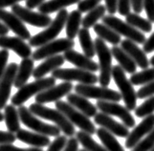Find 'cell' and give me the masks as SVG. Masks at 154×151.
I'll return each mask as SVG.
<instances>
[{
	"label": "cell",
	"instance_id": "1",
	"mask_svg": "<svg viewBox=\"0 0 154 151\" xmlns=\"http://www.w3.org/2000/svg\"><path fill=\"white\" fill-rule=\"evenodd\" d=\"M29 110L35 116H38L41 119L51 121L56 123V125L63 132V134L67 137H73L76 134L75 126L68 119L57 109H52L46 107L43 104L35 102L32 103L29 107Z\"/></svg>",
	"mask_w": 154,
	"mask_h": 151
},
{
	"label": "cell",
	"instance_id": "2",
	"mask_svg": "<svg viewBox=\"0 0 154 151\" xmlns=\"http://www.w3.org/2000/svg\"><path fill=\"white\" fill-rule=\"evenodd\" d=\"M68 12L66 9H62L57 13L56 18L51 22V24L46 27L44 31L32 36L29 39V45L31 47H40L52 40H55L56 37L60 34L62 29L66 24L68 17Z\"/></svg>",
	"mask_w": 154,
	"mask_h": 151
},
{
	"label": "cell",
	"instance_id": "3",
	"mask_svg": "<svg viewBox=\"0 0 154 151\" xmlns=\"http://www.w3.org/2000/svg\"><path fill=\"white\" fill-rule=\"evenodd\" d=\"M94 43L96 54L99 57V82L100 86L107 87L112 78V53L105 44V41L100 37H97L94 40Z\"/></svg>",
	"mask_w": 154,
	"mask_h": 151
},
{
	"label": "cell",
	"instance_id": "4",
	"mask_svg": "<svg viewBox=\"0 0 154 151\" xmlns=\"http://www.w3.org/2000/svg\"><path fill=\"white\" fill-rule=\"evenodd\" d=\"M55 84L56 79L53 77L42 78L31 83H26L24 86L19 88L17 92L13 96V98L11 99V102L14 106H20L33 96L39 94L42 91L52 87Z\"/></svg>",
	"mask_w": 154,
	"mask_h": 151
},
{
	"label": "cell",
	"instance_id": "5",
	"mask_svg": "<svg viewBox=\"0 0 154 151\" xmlns=\"http://www.w3.org/2000/svg\"><path fill=\"white\" fill-rule=\"evenodd\" d=\"M112 78L116 85L120 89L122 95V100H124L125 107L129 111L135 110L137 103V93L133 88V84L127 79L125 74V70L120 65H115L112 67Z\"/></svg>",
	"mask_w": 154,
	"mask_h": 151
},
{
	"label": "cell",
	"instance_id": "6",
	"mask_svg": "<svg viewBox=\"0 0 154 151\" xmlns=\"http://www.w3.org/2000/svg\"><path fill=\"white\" fill-rule=\"evenodd\" d=\"M18 114L20 118V122L23 123L25 126L32 129L34 132L45 135L48 137H57L60 136L61 130L57 126L48 125L42 121L38 120L33 113H32L29 108L23 105H20L18 107Z\"/></svg>",
	"mask_w": 154,
	"mask_h": 151
},
{
	"label": "cell",
	"instance_id": "7",
	"mask_svg": "<svg viewBox=\"0 0 154 151\" xmlns=\"http://www.w3.org/2000/svg\"><path fill=\"white\" fill-rule=\"evenodd\" d=\"M56 108L60 111L62 114L70 121L74 125L78 126L81 130L86 132L90 135H93L96 133L97 129L95 127L94 123L89 120V118L76 109L75 107L72 106L70 103L62 100L56 101Z\"/></svg>",
	"mask_w": 154,
	"mask_h": 151
},
{
	"label": "cell",
	"instance_id": "8",
	"mask_svg": "<svg viewBox=\"0 0 154 151\" xmlns=\"http://www.w3.org/2000/svg\"><path fill=\"white\" fill-rule=\"evenodd\" d=\"M102 20L103 24L113 29L116 33H118L120 35H124L127 39L135 42L136 44H144L146 40V37L144 33L132 27L126 21L124 22L122 19L114 17V15H104Z\"/></svg>",
	"mask_w": 154,
	"mask_h": 151
},
{
	"label": "cell",
	"instance_id": "9",
	"mask_svg": "<svg viewBox=\"0 0 154 151\" xmlns=\"http://www.w3.org/2000/svg\"><path fill=\"white\" fill-rule=\"evenodd\" d=\"M76 93L81 95L86 99H95L98 100H105V101H115L118 102L122 100L121 93L115 90L109 89L103 86H95L94 84H82L79 83L75 87Z\"/></svg>",
	"mask_w": 154,
	"mask_h": 151
},
{
	"label": "cell",
	"instance_id": "10",
	"mask_svg": "<svg viewBox=\"0 0 154 151\" xmlns=\"http://www.w3.org/2000/svg\"><path fill=\"white\" fill-rule=\"evenodd\" d=\"M52 77L64 82H78L82 84H95L99 77L94 73L79 68H57L52 72Z\"/></svg>",
	"mask_w": 154,
	"mask_h": 151
},
{
	"label": "cell",
	"instance_id": "11",
	"mask_svg": "<svg viewBox=\"0 0 154 151\" xmlns=\"http://www.w3.org/2000/svg\"><path fill=\"white\" fill-rule=\"evenodd\" d=\"M75 41L70 39H58L52 40L46 44L38 47L32 54V58L34 60H42L50 57L58 55L60 53H65L74 48Z\"/></svg>",
	"mask_w": 154,
	"mask_h": 151
},
{
	"label": "cell",
	"instance_id": "12",
	"mask_svg": "<svg viewBox=\"0 0 154 151\" xmlns=\"http://www.w3.org/2000/svg\"><path fill=\"white\" fill-rule=\"evenodd\" d=\"M97 108L109 116H116L120 118L124 125L127 128H131L135 126V120L133 116L126 107L116 103L115 101H105V100H98L97 101Z\"/></svg>",
	"mask_w": 154,
	"mask_h": 151
},
{
	"label": "cell",
	"instance_id": "13",
	"mask_svg": "<svg viewBox=\"0 0 154 151\" xmlns=\"http://www.w3.org/2000/svg\"><path fill=\"white\" fill-rule=\"evenodd\" d=\"M12 13L17 15L23 22L35 27H38V28H46L53 21L50 15L41 14L39 12H33V11L28 8L20 6L19 4L14 5L12 7Z\"/></svg>",
	"mask_w": 154,
	"mask_h": 151
},
{
	"label": "cell",
	"instance_id": "14",
	"mask_svg": "<svg viewBox=\"0 0 154 151\" xmlns=\"http://www.w3.org/2000/svg\"><path fill=\"white\" fill-rule=\"evenodd\" d=\"M73 88H74L73 84L69 82H64L58 85H54L36 95L35 99V102L43 104V103H48V102L57 101L64 96L70 94Z\"/></svg>",
	"mask_w": 154,
	"mask_h": 151
},
{
	"label": "cell",
	"instance_id": "15",
	"mask_svg": "<svg viewBox=\"0 0 154 151\" xmlns=\"http://www.w3.org/2000/svg\"><path fill=\"white\" fill-rule=\"evenodd\" d=\"M18 65L15 62L10 63L6 67L4 75L0 80V110L5 108L10 98L12 87L14 83Z\"/></svg>",
	"mask_w": 154,
	"mask_h": 151
},
{
	"label": "cell",
	"instance_id": "16",
	"mask_svg": "<svg viewBox=\"0 0 154 151\" xmlns=\"http://www.w3.org/2000/svg\"><path fill=\"white\" fill-rule=\"evenodd\" d=\"M0 20L20 39L29 40L32 37L29 30L24 25L23 21L14 13H9L4 9H0Z\"/></svg>",
	"mask_w": 154,
	"mask_h": 151
},
{
	"label": "cell",
	"instance_id": "17",
	"mask_svg": "<svg viewBox=\"0 0 154 151\" xmlns=\"http://www.w3.org/2000/svg\"><path fill=\"white\" fill-rule=\"evenodd\" d=\"M154 129V114L146 117L139 125H138L131 133L128 134L125 141V147L132 149L139 143L142 138L150 133Z\"/></svg>",
	"mask_w": 154,
	"mask_h": 151
},
{
	"label": "cell",
	"instance_id": "18",
	"mask_svg": "<svg viewBox=\"0 0 154 151\" xmlns=\"http://www.w3.org/2000/svg\"><path fill=\"white\" fill-rule=\"evenodd\" d=\"M0 47L14 51L21 58H28L33 54L31 46L18 36L0 35Z\"/></svg>",
	"mask_w": 154,
	"mask_h": 151
},
{
	"label": "cell",
	"instance_id": "19",
	"mask_svg": "<svg viewBox=\"0 0 154 151\" xmlns=\"http://www.w3.org/2000/svg\"><path fill=\"white\" fill-rule=\"evenodd\" d=\"M94 122L96 125L112 133L114 136L126 138L129 134L128 128L125 125H121L118 122L114 121L109 115H106L103 112L97 113L96 116L94 117Z\"/></svg>",
	"mask_w": 154,
	"mask_h": 151
},
{
	"label": "cell",
	"instance_id": "20",
	"mask_svg": "<svg viewBox=\"0 0 154 151\" xmlns=\"http://www.w3.org/2000/svg\"><path fill=\"white\" fill-rule=\"evenodd\" d=\"M63 57H64L65 60L74 64L79 69H82L92 73L97 72L99 70V64L92 60V58L86 57L85 55H82V54L73 49L66 51Z\"/></svg>",
	"mask_w": 154,
	"mask_h": 151
},
{
	"label": "cell",
	"instance_id": "21",
	"mask_svg": "<svg viewBox=\"0 0 154 151\" xmlns=\"http://www.w3.org/2000/svg\"><path fill=\"white\" fill-rule=\"evenodd\" d=\"M121 47L130 56V57L137 64V66H139L143 70L148 68V66H149V60L146 57V53L141 50L135 42L126 39L121 41Z\"/></svg>",
	"mask_w": 154,
	"mask_h": 151
},
{
	"label": "cell",
	"instance_id": "22",
	"mask_svg": "<svg viewBox=\"0 0 154 151\" xmlns=\"http://www.w3.org/2000/svg\"><path fill=\"white\" fill-rule=\"evenodd\" d=\"M64 62H65V58L61 55H56L50 57L48 58H46V60H44L38 67L34 69L33 77L35 79L44 78V76H46L48 73H51L53 71H55L56 69L61 67L64 64Z\"/></svg>",
	"mask_w": 154,
	"mask_h": 151
},
{
	"label": "cell",
	"instance_id": "23",
	"mask_svg": "<svg viewBox=\"0 0 154 151\" xmlns=\"http://www.w3.org/2000/svg\"><path fill=\"white\" fill-rule=\"evenodd\" d=\"M15 136H17V139L19 140L20 142L27 143L33 147L42 148L48 146L51 143V141L48 136L35 132H30L27 130H24V129H20L19 131H17L15 133Z\"/></svg>",
	"mask_w": 154,
	"mask_h": 151
},
{
	"label": "cell",
	"instance_id": "24",
	"mask_svg": "<svg viewBox=\"0 0 154 151\" xmlns=\"http://www.w3.org/2000/svg\"><path fill=\"white\" fill-rule=\"evenodd\" d=\"M67 101L76 109L83 113L84 115L88 118H93L97 114V106L92 104L86 98L79 95V94H68L67 95Z\"/></svg>",
	"mask_w": 154,
	"mask_h": 151
},
{
	"label": "cell",
	"instance_id": "25",
	"mask_svg": "<svg viewBox=\"0 0 154 151\" xmlns=\"http://www.w3.org/2000/svg\"><path fill=\"white\" fill-rule=\"evenodd\" d=\"M35 69V60L33 58H22L20 64L18 65L17 73L15 76L14 86L15 88H21L27 83L29 78L33 76Z\"/></svg>",
	"mask_w": 154,
	"mask_h": 151
},
{
	"label": "cell",
	"instance_id": "26",
	"mask_svg": "<svg viewBox=\"0 0 154 151\" xmlns=\"http://www.w3.org/2000/svg\"><path fill=\"white\" fill-rule=\"evenodd\" d=\"M111 53H112V57L116 58V60L119 62V65L125 70V72L129 73L130 75L136 73L137 64L128 54L124 51L123 48L119 46H113L111 48Z\"/></svg>",
	"mask_w": 154,
	"mask_h": 151
},
{
	"label": "cell",
	"instance_id": "27",
	"mask_svg": "<svg viewBox=\"0 0 154 151\" xmlns=\"http://www.w3.org/2000/svg\"><path fill=\"white\" fill-rule=\"evenodd\" d=\"M4 121L6 122L8 131L15 134L20 130V118L18 110L13 104L6 105L4 108Z\"/></svg>",
	"mask_w": 154,
	"mask_h": 151
},
{
	"label": "cell",
	"instance_id": "28",
	"mask_svg": "<svg viewBox=\"0 0 154 151\" xmlns=\"http://www.w3.org/2000/svg\"><path fill=\"white\" fill-rule=\"evenodd\" d=\"M81 0H49L45 1L38 7V12L44 14H50L55 12H60L68 6L79 3Z\"/></svg>",
	"mask_w": 154,
	"mask_h": 151
},
{
	"label": "cell",
	"instance_id": "29",
	"mask_svg": "<svg viewBox=\"0 0 154 151\" xmlns=\"http://www.w3.org/2000/svg\"><path fill=\"white\" fill-rule=\"evenodd\" d=\"M93 28L95 33L103 40L107 41L114 46H117L119 43H121V35L118 33H116L113 29H111L110 27L106 26L105 24L97 23L94 25Z\"/></svg>",
	"mask_w": 154,
	"mask_h": 151
},
{
	"label": "cell",
	"instance_id": "30",
	"mask_svg": "<svg viewBox=\"0 0 154 151\" xmlns=\"http://www.w3.org/2000/svg\"><path fill=\"white\" fill-rule=\"evenodd\" d=\"M82 13L79 10L72 11L70 14H68L66 20L65 29H66V35L68 39H74L78 35L79 31V26L82 24Z\"/></svg>",
	"mask_w": 154,
	"mask_h": 151
},
{
	"label": "cell",
	"instance_id": "31",
	"mask_svg": "<svg viewBox=\"0 0 154 151\" xmlns=\"http://www.w3.org/2000/svg\"><path fill=\"white\" fill-rule=\"evenodd\" d=\"M96 134L98 138L100 140V142L103 143V146L108 151H125L120 143L116 140L114 135L107 131L106 129L100 127L99 129H97Z\"/></svg>",
	"mask_w": 154,
	"mask_h": 151
},
{
	"label": "cell",
	"instance_id": "32",
	"mask_svg": "<svg viewBox=\"0 0 154 151\" xmlns=\"http://www.w3.org/2000/svg\"><path fill=\"white\" fill-rule=\"evenodd\" d=\"M78 37L84 55L90 58H93L96 55V49H95V43L90 35L89 30L85 28L79 29Z\"/></svg>",
	"mask_w": 154,
	"mask_h": 151
},
{
	"label": "cell",
	"instance_id": "33",
	"mask_svg": "<svg viewBox=\"0 0 154 151\" xmlns=\"http://www.w3.org/2000/svg\"><path fill=\"white\" fill-rule=\"evenodd\" d=\"M105 12H106V8L102 4L98 5L96 8H94L90 12H88L87 14L82 20V25L83 26V28L89 29L91 27H94L95 24H97L98 20L104 17Z\"/></svg>",
	"mask_w": 154,
	"mask_h": 151
},
{
	"label": "cell",
	"instance_id": "34",
	"mask_svg": "<svg viewBox=\"0 0 154 151\" xmlns=\"http://www.w3.org/2000/svg\"><path fill=\"white\" fill-rule=\"evenodd\" d=\"M125 21L132 27L144 33H150L152 30V23L148 19H145L138 14H129L125 17Z\"/></svg>",
	"mask_w": 154,
	"mask_h": 151
},
{
	"label": "cell",
	"instance_id": "35",
	"mask_svg": "<svg viewBox=\"0 0 154 151\" xmlns=\"http://www.w3.org/2000/svg\"><path fill=\"white\" fill-rule=\"evenodd\" d=\"M77 139L79 143L83 146V148L87 151H108L104 146H102L100 144L95 142L91 135L82 130L77 133Z\"/></svg>",
	"mask_w": 154,
	"mask_h": 151
},
{
	"label": "cell",
	"instance_id": "36",
	"mask_svg": "<svg viewBox=\"0 0 154 151\" xmlns=\"http://www.w3.org/2000/svg\"><path fill=\"white\" fill-rule=\"evenodd\" d=\"M130 82L133 85H146L154 80V67L144 69L139 73H134L130 77Z\"/></svg>",
	"mask_w": 154,
	"mask_h": 151
},
{
	"label": "cell",
	"instance_id": "37",
	"mask_svg": "<svg viewBox=\"0 0 154 151\" xmlns=\"http://www.w3.org/2000/svg\"><path fill=\"white\" fill-rule=\"evenodd\" d=\"M154 113V97H149L145 102L135 108V115L138 118H146Z\"/></svg>",
	"mask_w": 154,
	"mask_h": 151
},
{
	"label": "cell",
	"instance_id": "38",
	"mask_svg": "<svg viewBox=\"0 0 154 151\" xmlns=\"http://www.w3.org/2000/svg\"><path fill=\"white\" fill-rule=\"evenodd\" d=\"M154 147V129L146 135V137L138 143L131 151H150Z\"/></svg>",
	"mask_w": 154,
	"mask_h": 151
},
{
	"label": "cell",
	"instance_id": "39",
	"mask_svg": "<svg viewBox=\"0 0 154 151\" xmlns=\"http://www.w3.org/2000/svg\"><path fill=\"white\" fill-rule=\"evenodd\" d=\"M100 2L102 0H81L78 3V10L82 14H85L96 8Z\"/></svg>",
	"mask_w": 154,
	"mask_h": 151
},
{
	"label": "cell",
	"instance_id": "40",
	"mask_svg": "<svg viewBox=\"0 0 154 151\" xmlns=\"http://www.w3.org/2000/svg\"><path fill=\"white\" fill-rule=\"evenodd\" d=\"M67 136L65 135H60V136H57L55 141H53L49 145H48V149L47 151H61L64 149L65 145L67 143Z\"/></svg>",
	"mask_w": 154,
	"mask_h": 151
},
{
	"label": "cell",
	"instance_id": "41",
	"mask_svg": "<svg viewBox=\"0 0 154 151\" xmlns=\"http://www.w3.org/2000/svg\"><path fill=\"white\" fill-rule=\"evenodd\" d=\"M154 95V80L143 86L137 92L138 99H146Z\"/></svg>",
	"mask_w": 154,
	"mask_h": 151
},
{
	"label": "cell",
	"instance_id": "42",
	"mask_svg": "<svg viewBox=\"0 0 154 151\" xmlns=\"http://www.w3.org/2000/svg\"><path fill=\"white\" fill-rule=\"evenodd\" d=\"M131 11V1L130 0H118V13L126 17L127 14H130Z\"/></svg>",
	"mask_w": 154,
	"mask_h": 151
},
{
	"label": "cell",
	"instance_id": "43",
	"mask_svg": "<svg viewBox=\"0 0 154 151\" xmlns=\"http://www.w3.org/2000/svg\"><path fill=\"white\" fill-rule=\"evenodd\" d=\"M0 151H43V149L38 147H30V148H20L13 145L12 143L0 144Z\"/></svg>",
	"mask_w": 154,
	"mask_h": 151
},
{
	"label": "cell",
	"instance_id": "44",
	"mask_svg": "<svg viewBox=\"0 0 154 151\" xmlns=\"http://www.w3.org/2000/svg\"><path fill=\"white\" fill-rule=\"evenodd\" d=\"M8 59H9V51L7 49H3L0 51V80H1L5 70H6Z\"/></svg>",
	"mask_w": 154,
	"mask_h": 151
},
{
	"label": "cell",
	"instance_id": "45",
	"mask_svg": "<svg viewBox=\"0 0 154 151\" xmlns=\"http://www.w3.org/2000/svg\"><path fill=\"white\" fill-rule=\"evenodd\" d=\"M144 9L146 10L147 19L154 23V0H144Z\"/></svg>",
	"mask_w": 154,
	"mask_h": 151
},
{
	"label": "cell",
	"instance_id": "46",
	"mask_svg": "<svg viewBox=\"0 0 154 151\" xmlns=\"http://www.w3.org/2000/svg\"><path fill=\"white\" fill-rule=\"evenodd\" d=\"M17 140V136L9 131H0V144L13 143Z\"/></svg>",
	"mask_w": 154,
	"mask_h": 151
},
{
	"label": "cell",
	"instance_id": "47",
	"mask_svg": "<svg viewBox=\"0 0 154 151\" xmlns=\"http://www.w3.org/2000/svg\"><path fill=\"white\" fill-rule=\"evenodd\" d=\"M105 8L109 14L113 15L118 11V0H104Z\"/></svg>",
	"mask_w": 154,
	"mask_h": 151
},
{
	"label": "cell",
	"instance_id": "48",
	"mask_svg": "<svg viewBox=\"0 0 154 151\" xmlns=\"http://www.w3.org/2000/svg\"><path fill=\"white\" fill-rule=\"evenodd\" d=\"M63 151H79V141L77 138L70 137Z\"/></svg>",
	"mask_w": 154,
	"mask_h": 151
},
{
	"label": "cell",
	"instance_id": "49",
	"mask_svg": "<svg viewBox=\"0 0 154 151\" xmlns=\"http://www.w3.org/2000/svg\"><path fill=\"white\" fill-rule=\"evenodd\" d=\"M143 51L145 53H152L154 51V33L148 37L144 43V47H143Z\"/></svg>",
	"mask_w": 154,
	"mask_h": 151
},
{
	"label": "cell",
	"instance_id": "50",
	"mask_svg": "<svg viewBox=\"0 0 154 151\" xmlns=\"http://www.w3.org/2000/svg\"><path fill=\"white\" fill-rule=\"evenodd\" d=\"M131 8L135 14H141L144 9V0H130Z\"/></svg>",
	"mask_w": 154,
	"mask_h": 151
},
{
	"label": "cell",
	"instance_id": "51",
	"mask_svg": "<svg viewBox=\"0 0 154 151\" xmlns=\"http://www.w3.org/2000/svg\"><path fill=\"white\" fill-rule=\"evenodd\" d=\"M44 2L45 0H26V8L33 10L35 8H38Z\"/></svg>",
	"mask_w": 154,
	"mask_h": 151
},
{
	"label": "cell",
	"instance_id": "52",
	"mask_svg": "<svg viewBox=\"0 0 154 151\" xmlns=\"http://www.w3.org/2000/svg\"><path fill=\"white\" fill-rule=\"evenodd\" d=\"M21 1H24V0H0V9L13 7L14 5H17L18 2Z\"/></svg>",
	"mask_w": 154,
	"mask_h": 151
},
{
	"label": "cell",
	"instance_id": "53",
	"mask_svg": "<svg viewBox=\"0 0 154 151\" xmlns=\"http://www.w3.org/2000/svg\"><path fill=\"white\" fill-rule=\"evenodd\" d=\"M10 29L0 20V35H7Z\"/></svg>",
	"mask_w": 154,
	"mask_h": 151
},
{
	"label": "cell",
	"instance_id": "54",
	"mask_svg": "<svg viewBox=\"0 0 154 151\" xmlns=\"http://www.w3.org/2000/svg\"><path fill=\"white\" fill-rule=\"evenodd\" d=\"M149 64H151V65L154 67V56L150 58V60H149Z\"/></svg>",
	"mask_w": 154,
	"mask_h": 151
},
{
	"label": "cell",
	"instance_id": "55",
	"mask_svg": "<svg viewBox=\"0 0 154 151\" xmlns=\"http://www.w3.org/2000/svg\"><path fill=\"white\" fill-rule=\"evenodd\" d=\"M2 121H4V114H2V113L0 112V122Z\"/></svg>",
	"mask_w": 154,
	"mask_h": 151
},
{
	"label": "cell",
	"instance_id": "56",
	"mask_svg": "<svg viewBox=\"0 0 154 151\" xmlns=\"http://www.w3.org/2000/svg\"><path fill=\"white\" fill-rule=\"evenodd\" d=\"M79 151H87V150H85V149H79Z\"/></svg>",
	"mask_w": 154,
	"mask_h": 151
},
{
	"label": "cell",
	"instance_id": "57",
	"mask_svg": "<svg viewBox=\"0 0 154 151\" xmlns=\"http://www.w3.org/2000/svg\"><path fill=\"white\" fill-rule=\"evenodd\" d=\"M150 151H154V147H153V148H152V149H151Z\"/></svg>",
	"mask_w": 154,
	"mask_h": 151
}]
</instances>
